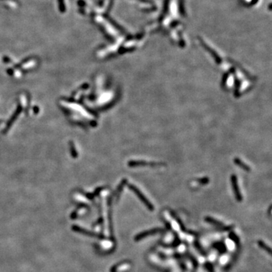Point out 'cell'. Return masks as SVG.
<instances>
[{
    "label": "cell",
    "instance_id": "6da1fadb",
    "mask_svg": "<svg viewBox=\"0 0 272 272\" xmlns=\"http://www.w3.org/2000/svg\"><path fill=\"white\" fill-rule=\"evenodd\" d=\"M131 189L134 192V193H135V194L138 196L139 199L142 201V202H143V203L144 204V205L146 206L150 210H154V206H153L152 203H151V202L147 200V198L145 197L143 194H142V193L140 191V190H138V189L136 188L134 186H131Z\"/></svg>",
    "mask_w": 272,
    "mask_h": 272
},
{
    "label": "cell",
    "instance_id": "7a4b0ae2",
    "mask_svg": "<svg viewBox=\"0 0 272 272\" xmlns=\"http://www.w3.org/2000/svg\"><path fill=\"white\" fill-rule=\"evenodd\" d=\"M162 231L161 228H154V229L149 230V231H144V232H141V233H140V234H137V235L135 236V237H134V240H137L138 241V240H141V239L144 238V237H148V236H150V235L157 234V232H159V231Z\"/></svg>",
    "mask_w": 272,
    "mask_h": 272
},
{
    "label": "cell",
    "instance_id": "3957f363",
    "mask_svg": "<svg viewBox=\"0 0 272 272\" xmlns=\"http://www.w3.org/2000/svg\"><path fill=\"white\" fill-rule=\"evenodd\" d=\"M232 183H233V187H234V193H235V196L236 198L237 199L238 201H241L242 200V196L240 195V191H239V189H238V186H237V179H235L234 177L232 178Z\"/></svg>",
    "mask_w": 272,
    "mask_h": 272
},
{
    "label": "cell",
    "instance_id": "277c9868",
    "mask_svg": "<svg viewBox=\"0 0 272 272\" xmlns=\"http://www.w3.org/2000/svg\"><path fill=\"white\" fill-rule=\"evenodd\" d=\"M205 220L206 221V222H209V223L213 224V225H215V226H217V227H223V225H224L222 223V222H219V221L215 220V219H212V218L206 217V219H205Z\"/></svg>",
    "mask_w": 272,
    "mask_h": 272
},
{
    "label": "cell",
    "instance_id": "5b68a950",
    "mask_svg": "<svg viewBox=\"0 0 272 272\" xmlns=\"http://www.w3.org/2000/svg\"><path fill=\"white\" fill-rule=\"evenodd\" d=\"M258 244L260 247L262 248V249H264V250H265L267 252H268V254H270V255L271 254V250H270V248L267 245H266L265 243L262 241V240H258Z\"/></svg>",
    "mask_w": 272,
    "mask_h": 272
},
{
    "label": "cell",
    "instance_id": "8992f818",
    "mask_svg": "<svg viewBox=\"0 0 272 272\" xmlns=\"http://www.w3.org/2000/svg\"><path fill=\"white\" fill-rule=\"evenodd\" d=\"M58 5H59V9H60V11L62 13H64L65 10V5H64V1L63 0H58Z\"/></svg>",
    "mask_w": 272,
    "mask_h": 272
}]
</instances>
